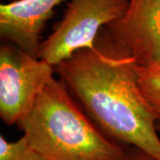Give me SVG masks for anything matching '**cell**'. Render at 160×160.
I'll return each mask as SVG.
<instances>
[{
    "label": "cell",
    "instance_id": "1",
    "mask_svg": "<svg viewBox=\"0 0 160 160\" xmlns=\"http://www.w3.org/2000/svg\"><path fill=\"white\" fill-rule=\"evenodd\" d=\"M138 63L105 27L93 46L54 67L55 74L103 133L160 160L158 115L139 85Z\"/></svg>",
    "mask_w": 160,
    "mask_h": 160
},
{
    "label": "cell",
    "instance_id": "2",
    "mask_svg": "<svg viewBox=\"0 0 160 160\" xmlns=\"http://www.w3.org/2000/svg\"><path fill=\"white\" fill-rule=\"evenodd\" d=\"M16 126L46 160H121L125 155L126 145L107 137L54 77Z\"/></svg>",
    "mask_w": 160,
    "mask_h": 160
},
{
    "label": "cell",
    "instance_id": "3",
    "mask_svg": "<svg viewBox=\"0 0 160 160\" xmlns=\"http://www.w3.org/2000/svg\"><path fill=\"white\" fill-rule=\"evenodd\" d=\"M129 0H69L62 18L42 42L38 58L56 66L93 46L103 27L121 18Z\"/></svg>",
    "mask_w": 160,
    "mask_h": 160
},
{
    "label": "cell",
    "instance_id": "4",
    "mask_svg": "<svg viewBox=\"0 0 160 160\" xmlns=\"http://www.w3.org/2000/svg\"><path fill=\"white\" fill-rule=\"evenodd\" d=\"M55 73L54 66L13 44L0 47V118L6 126L17 125Z\"/></svg>",
    "mask_w": 160,
    "mask_h": 160
},
{
    "label": "cell",
    "instance_id": "5",
    "mask_svg": "<svg viewBox=\"0 0 160 160\" xmlns=\"http://www.w3.org/2000/svg\"><path fill=\"white\" fill-rule=\"evenodd\" d=\"M105 28L139 66L160 62V0H129L124 15Z\"/></svg>",
    "mask_w": 160,
    "mask_h": 160
},
{
    "label": "cell",
    "instance_id": "6",
    "mask_svg": "<svg viewBox=\"0 0 160 160\" xmlns=\"http://www.w3.org/2000/svg\"><path fill=\"white\" fill-rule=\"evenodd\" d=\"M65 0H12L0 5V37L34 57L46 24Z\"/></svg>",
    "mask_w": 160,
    "mask_h": 160
},
{
    "label": "cell",
    "instance_id": "7",
    "mask_svg": "<svg viewBox=\"0 0 160 160\" xmlns=\"http://www.w3.org/2000/svg\"><path fill=\"white\" fill-rule=\"evenodd\" d=\"M139 85L144 98L160 118V62L138 66Z\"/></svg>",
    "mask_w": 160,
    "mask_h": 160
},
{
    "label": "cell",
    "instance_id": "8",
    "mask_svg": "<svg viewBox=\"0 0 160 160\" xmlns=\"http://www.w3.org/2000/svg\"><path fill=\"white\" fill-rule=\"evenodd\" d=\"M0 160H46L35 149L22 135L16 141L9 142L0 135Z\"/></svg>",
    "mask_w": 160,
    "mask_h": 160
},
{
    "label": "cell",
    "instance_id": "9",
    "mask_svg": "<svg viewBox=\"0 0 160 160\" xmlns=\"http://www.w3.org/2000/svg\"><path fill=\"white\" fill-rule=\"evenodd\" d=\"M121 160H158L149 153L143 151L142 149L133 147L126 146L125 155Z\"/></svg>",
    "mask_w": 160,
    "mask_h": 160
},
{
    "label": "cell",
    "instance_id": "10",
    "mask_svg": "<svg viewBox=\"0 0 160 160\" xmlns=\"http://www.w3.org/2000/svg\"><path fill=\"white\" fill-rule=\"evenodd\" d=\"M157 129H158V132H159L160 134V120L157 123Z\"/></svg>",
    "mask_w": 160,
    "mask_h": 160
},
{
    "label": "cell",
    "instance_id": "11",
    "mask_svg": "<svg viewBox=\"0 0 160 160\" xmlns=\"http://www.w3.org/2000/svg\"><path fill=\"white\" fill-rule=\"evenodd\" d=\"M8 1H12V0H8Z\"/></svg>",
    "mask_w": 160,
    "mask_h": 160
}]
</instances>
